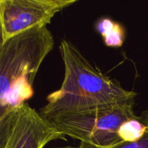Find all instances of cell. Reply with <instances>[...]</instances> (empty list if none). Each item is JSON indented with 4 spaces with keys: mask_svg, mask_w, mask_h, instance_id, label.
I'll use <instances>...</instances> for the list:
<instances>
[{
    "mask_svg": "<svg viewBox=\"0 0 148 148\" xmlns=\"http://www.w3.org/2000/svg\"><path fill=\"white\" fill-rule=\"evenodd\" d=\"M134 102L97 106L64 112L47 119L65 136L80 142L79 148H111L123 143L121 125L137 116Z\"/></svg>",
    "mask_w": 148,
    "mask_h": 148,
    "instance_id": "obj_3",
    "label": "cell"
},
{
    "mask_svg": "<svg viewBox=\"0 0 148 148\" xmlns=\"http://www.w3.org/2000/svg\"><path fill=\"white\" fill-rule=\"evenodd\" d=\"M145 130L146 124L140 115L124 122L120 128L119 135L123 143H132L143 137Z\"/></svg>",
    "mask_w": 148,
    "mask_h": 148,
    "instance_id": "obj_7",
    "label": "cell"
},
{
    "mask_svg": "<svg viewBox=\"0 0 148 148\" xmlns=\"http://www.w3.org/2000/svg\"><path fill=\"white\" fill-rule=\"evenodd\" d=\"M54 39L47 25L34 27L0 44V116L33 96V82Z\"/></svg>",
    "mask_w": 148,
    "mask_h": 148,
    "instance_id": "obj_2",
    "label": "cell"
},
{
    "mask_svg": "<svg viewBox=\"0 0 148 148\" xmlns=\"http://www.w3.org/2000/svg\"><path fill=\"white\" fill-rule=\"evenodd\" d=\"M54 148H79V147H72V146H66V147H54Z\"/></svg>",
    "mask_w": 148,
    "mask_h": 148,
    "instance_id": "obj_9",
    "label": "cell"
},
{
    "mask_svg": "<svg viewBox=\"0 0 148 148\" xmlns=\"http://www.w3.org/2000/svg\"><path fill=\"white\" fill-rule=\"evenodd\" d=\"M95 29L108 47L119 48L124 44L126 30L121 23L108 17H102L97 21Z\"/></svg>",
    "mask_w": 148,
    "mask_h": 148,
    "instance_id": "obj_6",
    "label": "cell"
},
{
    "mask_svg": "<svg viewBox=\"0 0 148 148\" xmlns=\"http://www.w3.org/2000/svg\"><path fill=\"white\" fill-rule=\"evenodd\" d=\"M77 0H0L1 40L50 24L56 13Z\"/></svg>",
    "mask_w": 148,
    "mask_h": 148,
    "instance_id": "obj_5",
    "label": "cell"
},
{
    "mask_svg": "<svg viewBox=\"0 0 148 148\" xmlns=\"http://www.w3.org/2000/svg\"><path fill=\"white\" fill-rule=\"evenodd\" d=\"M65 137L27 103L0 116V148H43Z\"/></svg>",
    "mask_w": 148,
    "mask_h": 148,
    "instance_id": "obj_4",
    "label": "cell"
},
{
    "mask_svg": "<svg viewBox=\"0 0 148 148\" xmlns=\"http://www.w3.org/2000/svg\"><path fill=\"white\" fill-rule=\"evenodd\" d=\"M59 51L64 78L61 88L46 97L48 103L40 111L44 118L97 106L134 102L135 92L124 89L94 66L72 42L62 40Z\"/></svg>",
    "mask_w": 148,
    "mask_h": 148,
    "instance_id": "obj_1",
    "label": "cell"
},
{
    "mask_svg": "<svg viewBox=\"0 0 148 148\" xmlns=\"http://www.w3.org/2000/svg\"><path fill=\"white\" fill-rule=\"evenodd\" d=\"M140 116L146 124L145 132L143 137L132 143H121L111 148H148V108L144 110Z\"/></svg>",
    "mask_w": 148,
    "mask_h": 148,
    "instance_id": "obj_8",
    "label": "cell"
}]
</instances>
